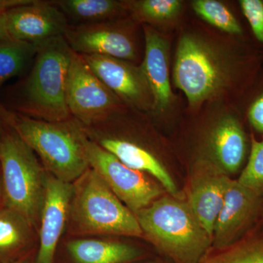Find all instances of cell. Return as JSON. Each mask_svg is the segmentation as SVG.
Here are the masks:
<instances>
[{
	"label": "cell",
	"mask_w": 263,
	"mask_h": 263,
	"mask_svg": "<svg viewBox=\"0 0 263 263\" xmlns=\"http://www.w3.org/2000/svg\"><path fill=\"white\" fill-rule=\"evenodd\" d=\"M262 62V52L245 41L223 52L205 37L185 33L176 50L174 84L193 107L217 97L223 90L241 98L254 84Z\"/></svg>",
	"instance_id": "obj_1"
},
{
	"label": "cell",
	"mask_w": 263,
	"mask_h": 263,
	"mask_svg": "<svg viewBox=\"0 0 263 263\" xmlns=\"http://www.w3.org/2000/svg\"><path fill=\"white\" fill-rule=\"evenodd\" d=\"M2 122L17 134L40 157L48 174L72 183L89 167L82 125L71 117L47 122L8 110Z\"/></svg>",
	"instance_id": "obj_2"
},
{
	"label": "cell",
	"mask_w": 263,
	"mask_h": 263,
	"mask_svg": "<svg viewBox=\"0 0 263 263\" xmlns=\"http://www.w3.org/2000/svg\"><path fill=\"white\" fill-rule=\"evenodd\" d=\"M37 46L30 72L21 84L15 112L47 122L67 120L72 117L66 89L74 51L63 36Z\"/></svg>",
	"instance_id": "obj_3"
},
{
	"label": "cell",
	"mask_w": 263,
	"mask_h": 263,
	"mask_svg": "<svg viewBox=\"0 0 263 263\" xmlns=\"http://www.w3.org/2000/svg\"><path fill=\"white\" fill-rule=\"evenodd\" d=\"M134 214L143 236L176 263H198L212 245L187 202L162 197Z\"/></svg>",
	"instance_id": "obj_4"
},
{
	"label": "cell",
	"mask_w": 263,
	"mask_h": 263,
	"mask_svg": "<svg viewBox=\"0 0 263 263\" xmlns=\"http://www.w3.org/2000/svg\"><path fill=\"white\" fill-rule=\"evenodd\" d=\"M10 129L1 136L0 143L3 205L36 228L41 220L48 173L32 148Z\"/></svg>",
	"instance_id": "obj_5"
},
{
	"label": "cell",
	"mask_w": 263,
	"mask_h": 263,
	"mask_svg": "<svg viewBox=\"0 0 263 263\" xmlns=\"http://www.w3.org/2000/svg\"><path fill=\"white\" fill-rule=\"evenodd\" d=\"M73 184L70 215L72 226L86 234L143 236L134 213L89 167Z\"/></svg>",
	"instance_id": "obj_6"
},
{
	"label": "cell",
	"mask_w": 263,
	"mask_h": 263,
	"mask_svg": "<svg viewBox=\"0 0 263 263\" xmlns=\"http://www.w3.org/2000/svg\"><path fill=\"white\" fill-rule=\"evenodd\" d=\"M139 24L131 16L101 23L69 24L63 37L78 54L114 57L139 65L143 57Z\"/></svg>",
	"instance_id": "obj_7"
},
{
	"label": "cell",
	"mask_w": 263,
	"mask_h": 263,
	"mask_svg": "<svg viewBox=\"0 0 263 263\" xmlns=\"http://www.w3.org/2000/svg\"><path fill=\"white\" fill-rule=\"evenodd\" d=\"M66 100L71 117L84 127L103 122L126 107L75 52L67 76Z\"/></svg>",
	"instance_id": "obj_8"
},
{
	"label": "cell",
	"mask_w": 263,
	"mask_h": 263,
	"mask_svg": "<svg viewBox=\"0 0 263 263\" xmlns=\"http://www.w3.org/2000/svg\"><path fill=\"white\" fill-rule=\"evenodd\" d=\"M85 146L89 167L131 212L145 209L160 196V188L143 173L127 167L87 136Z\"/></svg>",
	"instance_id": "obj_9"
},
{
	"label": "cell",
	"mask_w": 263,
	"mask_h": 263,
	"mask_svg": "<svg viewBox=\"0 0 263 263\" xmlns=\"http://www.w3.org/2000/svg\"><path fill=\"white\" fill-rule=\"evenodd\" d=\"M91 71L128 108L152 110L153 98L141 65L98 55H81Z\"/></svg>",
	"instance_id": "obj_10"
},
{
	"label": "cell",
	"mask_w": 263,
	"mask_h": 263,
	"mask_svg": "<svg viewBox=\"0 0 263 263\" xmlns=\"http://www.w3.org/2000/svg\"><path fill=\"white\" fill-rule=\"evenodd\" d=\"M3 13L10 40L35 46L64 36L69 26L65 15L51 0H35L32 4Z\"/></svg>",
	"instance_id": "obj_11"
},
{
	"label": "cell",
	"mask_w": 263,
	"mask_h": 263,
	"mask_svg": "<svg viewBox=\"0 0 263 263\" xmlns=\"http://www.w3.org/2000/svg\"><path fill=\"white\" fill-rule=\"evenodd\" d=\"M261 197L230 179L215 226L213 242L216 249H224L233 245L245 233L258 214Z\"/></svg>",
	"instance_id": "obj_12"
},
{
	"label": "cell",
	"mask_w": 263,
	"mask_h": 263,
	"mask_svg": "<svg viewBox=\"0 0 263 263\" xmlns=\"http://www.w3.org/2000/svg\"><path fill=\"white\" fill-rule=\"evenodd\" d=\"M82 127L88 138L115 156L123 164L140 172L148 173L158 180L170 194H177L176 183L167 170L141 143L107 130L98 124Z\"/></svg>",
	"instance_id": "obj_13"
},
{
	"label": "cell",
	"mask_w": 263,
	"mask_h": 263,
	"mask_svg": "<svg viewBox=\"0 0 263 263\" xmlns=\"http://www.w3.org/2000/svg\"><path fill=\"white\" fill-rule=\"evenodd\" d=\"M72 193V183L63 182L48 174L35 263H53L57 246L70 215Z\"/></svg>",
	"instance_id": "obj_14"
},
{
	"label": "cell",
	"mask_w": 263,
	"mask_h": 263,
	"mask_svg": "<svg viewBox=\"0 0 263 263\" xmlns=\"http://www.w3.org/2000/svg\"><path fill=\"white\" fill-rule=\"evenodd\" d=\"M230 179L216 164H207L199 169L192 180L189 205L212 239Z\"/></svg>",
	"instance_id": "obj_15"
},
{
	"label": "cell",
	"mask_w": 263,
	"mask_h": 263,
	"mask_svg": "<svg viewBox=\"0 0 263 263\" xmlns=\"http://www.w3.org/2000/svg\"><path fill=\"white\" fill-rule=\"evenodd\" d=\"M144 35V55L141 63L149 86L152 110L162 113L174 99L170 83L168 43L154 27L142 25Z\"/></svg>",
	"instance_id": "obj_16"
},
{
	"label": "cell",
	"mask_w": 263,
	"mask_h": 263,
	"mask_svg": "<svg viewBox=\"0 0 263 263\" xmlns=\"http://www.w3.org/2000/svg\"><path fill=\"white\" fill-rule=\"evenodd\" d=\"M216 165L224 174H235L241 168L248 149L247 135L238 117L227 116L216 124L209 140Z\"/></svg>",
	"instance_id": "obj_17"
},
{
	"label": "cell",
	"mask_w": 263,
	"mask_h": 263,
	"mask_svg": "<svg viewBox=\"0 0 263 263\" xmlns=\"http://www.w3.org/2000/svg\"><path fill=\"white\" fill-rule=\"evenodd\" d=\"M70 25L101 23L130 16L126 1L51 0Z\"/></svg>",
	"instance_id": "obj_18"
},
{
	"label": "cell",
	"mask_w": 263,
	"mask_h": 263,
	"mask_svg": "<svg viewBox=\"0 0 263 263\" xmlns=\"http://www.w3.org/2000/svg\"><path fill=\"white\" fill-rule=\"evenodd\" d=\"M67 250L77 263H123L138 256L131 246L101 240H72L67 243Z\"/></svg>",
	"instance_id": "obj_19"
},
{
	"label": "cell",
	"mask_w": 263,
	"mask_h": 263,
	"mask_svg": "<svg viewBox=\"0 0 263 263\" xmlns=\"http://www.w3.org/2000/svg\"><path fill=\"white\" fill-rule=\"evenodd\" d=\"M31 228L18 213L0 205V262L13 257L27 245Z\"/></svg>",
	"instance_id": "obj_20"
},
{
	"label": "cell",
	"mask_w": 263,
	"mask_h": 263,
	"mask_svg": "<svg viewBox=\"0 0 263 263\" xmlns=\"http://www.w3.org/2000/svg\"><path fill=\"white\" fill-rule=\"evenodd\" d=\"M37 46L20 41L0 42V89L11 78L22 74L34 60ZM8 111L0 102V119Z\"/></svg>",
	"instance_id": "obj_21"
},
{
	"label": "cell",
	"mask_w": 263,
	"mask_h": 263,
	"mask_svg": "<svg viewBox=\"0 0 263 263\" xmlns=\"http://www.w3.org/2000/svg\"><path fill=\"white\" fill-rule=\"evenodd\" d=\"M126 3L132 18L142 25L152 26L173 20L182 8L179 0H138Z\"/></svg>",
	"instance_id": "obj_22"
},
{
	"label": "cell",
	"mask_w": 263,
	"mask_h": 263,
	"mask_svg": "<svg viewBox=\"0 0 263 263\" xmlns=\"http://www.w3.org/2000/svg\"><path fill=\"white\" fill-rule=\"evenodd\" d=\"M193 7L197 15L223 32L236 37H243L245 34V30L239 20L226 5L220 2L196 0L193 2Z\"/></svg>",
	"instance_id": "obj_23"
},
{
	"label": "cell",
	"mask_w": 263,
	"mask_h": 263,
	"mask_svg": "<svg viewBox=\"0 0 263 263\" xmlns=\"http://www.w3.org/2000/svg\"><path fill=\"white\" fill-rule=\"evenodd\" d=\"M202 263H263V235L235 243Z\"/></svg>",
	"instance_id": "obj_24"
},
{
	"label": "cell",
	"mask_w": 263,
	"mask_h": 263,
	"mask_svg": "<svg viewBox=\"0 0 263 263\" xmlns=\"http://www.w3.org/2000/svg\"><path fill=\"white\" fill-rule=\"evenodd\" d=\"M248 161L238 181L240 184L262 198L263 195V141L252 133Z\"/></svg>",
	"instance_id": "obj_25"
},
{
	"label": "cell",
	"mask_w": 263,
	"mask_h": 263,
	"mask_svg": "<svg viewBox=\"0 0 263 263\" xmlns=\"http://www.w3.org/2000/svg\"><path fill=\"white\" fill-rule=\"evenodd\" d=\"M239 5L252 35L263 47V0H240Z\"/></svg>",
	"instance_id": "obj_26"
},
{
	"label": "cell",
	"mask_w": 263,
	"mask_h": 263,
	"mask_svg": "<svg viewBox=\"0 0 263 263\" xmlns=\"http://www.w3.org/2000/svg\"><path fill=\"white\" fill-rule=\"evenodd\" d=\"M254 83L258 86L257 91L251 96L246 115L252 129L263 134V77L259 82L256 79Z\"/></svg>",
	"instance_id": "obj_27"
},
{
	"label": "cell",
	"mask_w": 263,
	"mask_h": 263,
	"mask_svg": "<svg viewBox=\"0 0 263 263\" xmlns=\"http://www.w3.org/2000/svg\"><path fill=\"white\" fill-rule=\"evenodd\" d=\"M34 2L35 0H0V11L4 13L8 10L32 4Z\"/></svg>",
	"instance_id": "obj_28"
},
{
	"label": "cell",
	"mask_w": 263,
	"mask_h": 263,
	"mask_svg": "<svg viewBox=\"0 0 263 263\" xmlns=\"http://www.w3.org/2000/svg\"><path fill=\"white\" fill-rule=\"evenodd\" d=\"M10 41L8 33L7 32L4 18V13L0 11V42Z\"/></svg>",
	"instance_id": "obj_29"
},
{
	"label": "cell",
	"mask_w": 263,
	"mask_h": 263,
	"mask_svg": "<svg viewBox=\"0 0 263 263\" xmlns=\"http://www.w3.org/2000/svg\"><path fill=\"white\" fill-rule=\"evenodd\" d=\"M13 263H29L28 260L25 259H19V260L16 261V262Z\"/></svg>",
	"instance_id": "obj_30"
},
{
	"label": "cell",
	"mask_w": 263,
	"mask_h": 263,
	"mask_svg": "<svg viewBox=\"0 0 263 263\" xmlns=\"http://www.w3.org/2000/svg\"><path fill=\"white\" fill-rule=\"evenodd\" d=\"M0 143H1V136H0Z\"/></svg>",
	"instance_id": "obj_31"
},
{
	"label": "cell",
	"mask_w": 263,
	"mask_h": 263,
	"mask_svg": "<svg viewBox=\"0 0 263 263\" xmlns=\"http://www.w3.org/2000/svg\"><path fill=\"white\" fill-rule=\"evenodd\" d=\"M148 263H155V262H148Z\"/></svg>",
	"instance_id": "obj_32"
}]
</instances>
